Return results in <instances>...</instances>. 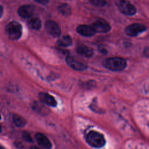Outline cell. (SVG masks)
I'll list each match as a JSON object with an SVG mask.
<instances>
[{"mask_svg":"<svg viewBox=\"0 0 149 149\" xmlns=\"http://www.w3.org/2000/svg\"><path fill=\"white\" fill-rule=\"evenodd\" d=\"M91 26L95 33H104L109 31L111 30V26L109 24L102 19H100L95 21L91 25Z\"/></svg>","mask_w":149,"mask_h":149,"instance_id":"cell-7","label":"cell"},{"mask_svg":"<svg viewBox=\"0 0 149 149\" xmlns=\"http://www.w3.org/2000/svg\"><path fill=\"white\" fill-rule=\"evenodd\" d=\"M146 27L140 23H133L126 27L125 29L126 34L130 37H136L139 34L146 31Z\"/></svg>","mask_w":149,"mask_h":149,"instance_id":"cell-5","label":"cell"},{"mask_svg":"<svg viewBox=\"0 0 149 149\" xmlns=\"http://www.w3.org/2000/svg\"><path fill=\"white\" fill-rule=\"evenodd\" d=\"M27 23L29 27L34 30H39L41 27V21L38 17H30Z\"/></svg>","mask_w":149,"mask_h":149,"instance_id":"cell-14","label":"cell"},{"mask_svg":"<svg viewBox=\"0 0 149 149\" xmlns=\"http://www.w3.org/2000/svg\"><path fill=\"white\" fill-rule=\"evenodd\" d=\"M2 132V127H1V126L0 125V133Z\"/></svg>","mask_w":149,"mask_h":149,"instance_id":"cell-23","label":"cell"},{"mask_svg":"<svg viewBox=\"0 0 149 149\" xmlns=\"http://www.w3.org/2000/svg\"><path fill=\"white\" fill-rule=\"evenodd\" d=\"M87 143L93 147L100 148L105 144V140L104 136L96 131L90 132L86 136Z\"/></svg>","mask_w":149,"mask_h":149,"instance_id":"cell-2","label":"cell"},{"mask_svg":"<svg viewBox=\"0 0 149 149\" xmlns=\"http://www.w3.org/2000/svg\"><path fill=\"white\" fill-rule=\"evenodd\" d=\"M72 44V40L69 36H65L59 38L57 41V44L59 47H66Z\"/></svg>","mask_w":149,"mask_h":149,"instance_id":"cell-15","label":"cell"},{"mask_svg":"<svg viewBox=\"0 0 149 149\" xmlns=\"http://www.w3.org/2000/svg\"><path fill=\"white\" fill-rule=\"evenodd\" d=\"M77 32L84 37H91L94 35L95 31L91 26L80 25L76 28Z\"/></svg>","mask_w":149,"mask_h":149,"instance_id":"cell-12","label":"cell"},{"mask_svg":"<svg viewBox=\"0 0 149 149\" xmlns=\"http://www.w3.org/2000/svg\"><path fill=\"white\" fill-rule=\"evenodd\" d=\"M22 138L24 141H26L27 142H32L33 141V140H32V138H31L30 134L27 132H23L22 133Z\"/></svg>","mask_w":149,"mask_h":149,"instance_id":"cell-19","label":"cell"},{"mask_svg":"<svg viewBox=\"0 0 149 149\" xmlns=\"http://www.w3.org/2000/svg\"><path fill=\"white\" fill-rule=\"evenodd\" d=\"M3 148V147L0 145V149H1V148Z\"/></svg>","mask_w":149,"mask_h":149,"instance_id":"cell-24","label":"cell"},{"mask_svg":"<svg viewBox=\"0 0 149 149\" xmlns=\"http://www.w3.org/2000/svg\"><path fill=\"white\" fill-rule=\"evenodd\" d=\"M0 119H1V115H0Z\"/></svg>","mask_w":149,"mask_h":149,"instance_id":"cell-25","label":"cell"},{"mask_svg":"<svg viewBox=\"0 0 149 149\" xmlns=\"http://www.w3.org/2000/svg\"><path fill=\"white\" fill-rule=\"evenodd\" d=\"M90 2L94 6L102 7L106 4L105 0H90Z\"/></svg>","mask_w":149,"mask_h":149,"instance_id":"cell-18","label":"cell"},{"mask_svg":"<svg viewBox=\"0 0 149 149\" xmlns=\"http://www.w3.org/2000/svg\"><path fill=\"white\" fill-rule=\"evenodd\" d=\"M45 28L48 33L54 37H59L61 34V30L58 24L53 20H47L45 23Z\"/></svg>","mask_w":149,"mask_h":149,"instance_id":"cell-6","label":"cell"},{"mask_svg":"<svg viewBox=\"0 0 149 149\" xmlns=\"http://www.w3.org/2000/svg\"><path fill=\"white\" fill-rule=\"evenodd\" d=\"M14 123L18 127H23L26 124V120L19 115L14 114L12 116Z\"/></svg>","mask_w":149,"mask_h":149,"instance_id":"cell-17","label":"cell"},{"mask_svg":"<svg viewBox=\"0 0 149 149\" xmlns=\"http://www.w3.org/2000/svg\"><path fill=\"white\" fill-rule=\"evenodd\" d=\"M38 98L41 102L48 106L55 107L57 105V102L54 97L47 93H40L38 94Z\"/></svg>","mask_w":149,"mask_h":149,"instance_id":"cell-9","label":"cell"},{"mask_svg":"<svg viewBox=\"0 0 149 149\" xmlns=\"http://www.w3.org/2000/svg\"><path fill=\"white\" fill-rule=\"evenodd\" d=\"M103 65L111 70L120 71L126 68V62L120 57H112L105 59L103 62Z\"/></svg>","mask_w":149,"mask_h":149,"instance_id":"cell-1","label":"cell"},{"mask_svg":"<svg viewBox=\"0 0 149 149\" xmlns=\"http://www.w3.org/2000/svg\"><path fill=\"white\" fill-rule=\"evenodd\" d=\"M36 140L38 144L44 148H50L52 147V144L49 139L42 133H37L35 136Z\"/></svg>","mask_w":149,"mask_h":149,"instance_id":"cell-11","label":"cell"},{"mask_svg":"<svg viewBox=\"0 0 149 149\" xmlns=\"http://www.w3.org/2000/svg\"><path fill=\"white\" fill-rule=\"evenodd\" d=\"M34 11V6L30 5H22L20 6L17 10V12L19 16L25 19L31 17L33 15Z\"/></svg>","mask_w":149,"mask_h":149,"instance_id":"cell-10","label":"cell"},{"mask_svg":"<svg viewBox=\"0 0 149 149\" xmlns=\"http://www.w3.org/2000/svg\"><path fill=\"white\" fill-rule=\"evenodd\" d=\"M6 32L9 38L13 40L19 39L22 34L21 24L15 21L10 22L6 27Z\"/></svg>","mask_w":149,"mask_h":149,"instance_id":"cell-3","label":"cell"},{"mask_svg":"<svg viewBox=\"0 0 149 149\" xmlns=\"http://www.w3.org/2000/svg\"><path fill=\"white\" fill-rule=\"evenodd\" d=\"M66 61L67 64L71 68L75 70L82 71L87 69V66L84 63L78 61L73 57L69 56H67L66 58Z\"/></svg>","mask_w":149,"mask_h":149,"instance_id":"cell-8","label":"cell"},{"mask_svg":"<svg viewBox=\"0 0 149 149\" xmlns=\"http://www.w3.org/2000/svg\"><path fill=\"white\" fill-rule=\"evenodd\" d=\"M58 9L59 12L63 15L65 16H69L72 13V10L70 6L67 3H62L59 5Z\"/></svg>","mask_w":149,"mask_h":149,"instance_id":"cell-16","label":"cell"},{"mask_svg":"<svg viewBox=\"0 0 149 149\" xmlns=\"http://www.w3.org/2000/svg\"><path fill=\"white\" fill-rule=\"evenodd\" d=\"M35 1L39 3H41V4H42V5H45V4H47L49 0H35Z\"/></svg>","mask_w":149,"mask_h":149,"instance_id":"cell-21","label":"cell"},{"mask_svg":"<svg viewBox=\"0 0 149 149\" xmlns=\"http://www.w3.org/2000/svg\"><path fill=\"white\" fill-rule=\"evenodd\" d=\"M76 52L82 56H84L85 57H87V58L91 57L94 54L93 50L91 48L83 44H80L77 45L76 48Z\"/></svg>","mask_w":149,"mask_h":149,"instance_id":"cell-13","label":"cell"},{"mask_svg":"<svg viewBox=\"0 0 149 149\" xmlns=\"http://www.w3.org/2000/svg\"><path fill=\"white\" fill-rule=\"evenodd\" d=\"M2 13H3V8H2V7L0 5V17L2 16Z\"/></svg>","mask_w":149,"mask_h":149,"instance_id":"cell-22","label":"cell"},{"mask_svg":"<svg viewBox=\"0 0 149 149\" xmlns=\"http://www.w3.org/2000/svg\"><path fill=\"white\" fill-rule=\"evenodd\" d=\"M143 54L145 56L149 57V47H147L145 48V49L144 50Z\"/></svg>","mask_w":149,"mask_h":149,"instance_id":"cell-20","label":"cell"},{"mask_svg":"<svg viewBox=\"0 0 149 149\" xmlns=\"http://www.w3.org/2000/svg\"><path fill=\"white\" fill-rule=\"evenodd\" d=\"M118 8L119 10L125 15L133 16L136 13L135 7L127 0H120Z\"/></svg>","mask_w":149,"mask_h":149,"instance_id":"cell-4","label":"cell"}]
</instances>
